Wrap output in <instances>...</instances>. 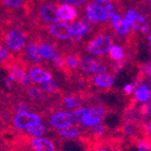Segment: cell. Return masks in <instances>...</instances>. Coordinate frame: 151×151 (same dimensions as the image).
Masks as SVG:
<instances>
[{
	"mask_svg": "<svg viewBox=\"0 0 151 151\" xmlns=\"http://www.w3.org/2000/svg\"><path fill=\"white\" fill-rule=\"evenodd\" d=\"M58 4L72 5L76 9H83L89 3V0H56Z\"/></svg>",
	"mask_w": 151,
	"mask_h": 151,
	"instance_id": "27",
	"label": "cell"
},
{
	"mask_svg": "<svg viewBox=\"0 0 151 151\" xmlns=\"http://www.w3.org/2000/svg\"><path fill=\"white\" fill-rule=\"evenodd\" d=\"M83 14H85L83 18L92 25L105 24L109 22L110 19V14L108 11L93 2H89L83 8Z\"/></svg>",
	"mask_w": 151,
	"mask_h": 151,
	"instance_id": "4",
	"label": "cell"
},
{
	"mask_svg": "<svg viewBox=\"0 0 151 151\" xmlns=\"http://www.w3.org/2000/svg\"><path fill=\"white\" fill-rule=\"evenodd\" d=\"M25 94L29 97V99L33 101H40L45 97V92L42 91V89L35 85H30L25 87Z\"/></svg>",
	"mask_w": 151,
	"mask_h": 151,
	"instance_id": "23",
	"label": "cell"
},
{
	"mask_svg": "<svg viewBox=\"0 0 151 151\" xmlns=\"http://www.w3.org/2000/svg\"><path fill=\"white\" fill-rule=\"evenodd\" d=\"M92 151H109L107 148H105V147H97V148L93 149Z\"/></svg>",
	"mask_w": 151,
	"mask_h": 151,
	"instance_id": "38",
	"label": "cell"
},
{
	"mask_svg": "<svg viewBox=\"0 0 151 151\" xmlns=\"http://www.w3.org/2000/svg\"><path fill=\"white\" fill-rule=\"evenodd\" d=\"M29 144L32 151H56V145L53 139L47 136L31 137Z\"/></svg>",
	"mask_w": 151,
	"mask_h": 151,
	"instance_id": "14",
	"label": "cell"
},
{
	"mask_svg": "<svg viewBox=\"0 0 151 151\" xmlns=\"http://www.w3.org/2000/svg\"><path fill=\"white\" fill-rule=\"evenodd\" d=\"M148 105H149V111H150V112H151V101L148 104Z\"/></svg>",
	"mask_w": 151,
	"mask_h": 151,
	"instance_id": "40",
	"label": "cell"
},
{
	"mask_svg": "<svg viewBox=\"0 0 151 151\" xmlns=\"http://www.w3.org/2000/svg\"><path fill=\"white\" fill-rule=\"evenodd\" d=\"M25 133L28 134L31 137H38V136H45L47 133V127L45 124L42 121L36 122L28 128V130L25 131Z\"/></svg>",
	"mask_w": 151,
	"mask_h": 151,
	"instance_id": "22",
	"label": "cell"
},
{
	"mask_svg": "<svg viewBox=\"0 0 151 151\" xmlns=\"http://www.w3.org/2000/svg\"><path fill=\"white\" fill-rule=\"evenodd\" d=\"M57 134L63 139L73 141V139H77L78 137H81V134H83V132H81V126H77V124H75V125L68 127V128L58 130Z\"/></svg>",
	"mask_w": 151,
	"mask_h": 151,
	"instance_id": "20",
	"label": "cell"
},
{
	"mask_svg": "<svg viewBox=\"0 0 151 151\" xmlns=\"http://www.w3.org/2000/svg\"><path fill=\"white\" fill-rule=\"evenodd\" d=\"M38 18L45 24H53L60 21L58 16V6L53 2H43L38 8Z\"/></svg>",
	"mask_w": 151,
	"mask_h": 151,
	"instance_id": "10",
	"label": "cell"
},
{
	"mask_svg": "<svg viewBox=\"0 0 151 151\" xmlns=\"http://www.w3.org/2000/svg\"><path fill=\"white\" fill-rule=\"evenodd\" d=\"M135 151H151V141L147 139H142L136 142Z\"/></svg>",
	"mask_w": 151,
	"mask_h": 151,
	"instance_id": "32",
	"label": "cell"
},
{
	"mask_svg": "<svg viewBox=\"0 0 151 151\" xmlns=\"http://www.w3.org/2000/svg\"><path fill=\"white\" fill-rule=\"evenodd\" d=\"M109 59L113 63H122L126 57V51L121 45H113L108 53Z\"/></svg>",
	"mask_w": 151,
	"mask_h": 151,
	"instance_id": "21",
	"label": "cell"
},
{
	"mask_svg": "<svg viewBox=\"0 0 151 151\" xmlns=\"http://www.w3.org/2000/svg\"><path fill=\"white\" fill-rule=\"evenodd\" d=\"M65 69L69 71H74L81 68V56L74 53H69L65 55Z\"/></svg>",
	"mask_w": 151,
	"mask_h": 151,
	"instance_id": "24",
	"label": "cell"
},
{
	"mask_svg": "<svg viewBox=\"0 0 151 151\" xmlns=\"http://www.w3.org/2000/svg\"><path fill=\"white\" fill-rule=\"evenodd\" d=\"M92 83L98 89L101 90H109L114 86L115 83V77L110 72H105V73H99L93 75L92 77Z\"/></svg>",
	"mask_w": 151,
	"mask_h": 151,
	"instance_id": "15",
	"label": "cell"
},
{
	"mask_svg": "<svg viewBox=\"0 0 151 151\" xmlns=\"http://www.w3.org/2000/svg\"><path fill=\"white\" fill-rule=\"evenodd\" d=\"M61 105H63L65 110L73 112L76 109L81 108L83 106L81 105V97L74 93L67 94V95H65L61 98Z\"/></svg>",
	"mask_w": 151,
	"mask_h": 151,
	"instance_id": "19",
	"label": "cell"
},
{
	"mask_svg": "<svg viewBox=\"0 0 151 151\" xmlns=\"http://www.w3.org/2000/svg\"><path fill=\"white\" fill-rule=\"evenodd\" d=\"M20 55L23 57V60L25 63H32L33 65H39L42 63V58L39 53L38 49V42L35 40H31L27 43Z\"/></svg>",
	"mask_w": 151,
	"mask_h": 151,
	"instance_id": "11",
	"label": "cell"
},
{
	"mask_svg": "<svg viewBox=\"0 0 151 151\" xmlns=\"http://www.w3.org/2000/svg\"><path fill=\"white\" fill-rule=\"evenodd\" d=\"M48 124L51 128L55 129L56 131L61 129L68 128L70 126L75 125V117L72 111L69 110H55L48 115Z\"/></svg>",
	"mask_w": 151,
	"mask_h": 151,
	"instance_id": "5",
	"label": "cell"
},
{
	"mask_svg": "<svg viewBox=\"0 0 151 151\" xmlns=\"http://www.w3.org/2000/svg\"><path fill=\"white\" fill-rule=\"evenodd\" d=\"M88 130L91 133V135L96 136V137H99V136H103L104 134L106 133L107 128L104 124H99V125H97V126L93 127V128H91V129H88Z\"/></svg>",
	"mask_w": 151,
	"mask_h": 151,
	"instance_id": "34",
	"label": "cell"
},
{
	"mask_svg": "<svg viewBox=\"0 0 151 151\" xmlns=\"http://www.w3.org/2000/svg\"><path fill=\"white\" fill-rule=\"evenodd\" d=\"M134 99L137 103L142 104H149L151 101V88L148 83L141 81L136 86L135 92H134Z\"/></svg>",
	"mask_w": 151,
	"mask_h": 151,
	"instance_id": "18",
	"label": "cell"
},
{
	"mask_svg": "<svg viewBox=\"0 0 151 151\" xmlns=\"http://www.w3.org/2000/svg\"><path fill=\"white\" fill-rule=\"evenodd\" d=\"M6 68V75L10 77V79L13 83H18V85H21L25 88V87L32 85L30 78L28 75V71L25 70L24 67H23V63H9L8 65H4Z\"/></svg>",
	"mask_w": 151,
	"mask_h": 151,
	"instance_id": "8",
	"label": "cell"
},
{
	"mask_svg": "<svg viewBox=\"0 0 151 151\" xmlns=\"http://www.w3.org/2000/svg\"><path fill=\"white\" fill-rule=\"evenodd\" d=\"M136 130H137V128H136L135 124H134L133 122H129L126 125H124V127H123V133H124V135H126V136L135 135Z\"/></svg>",
	"mask_w": 151,
	"mask_h": 151,
	"instance_id": "33",
	"label": "cell"
},
{
	"mask_svg": "<svg viewBox=\"0 0 151 151\" xmlns=\"http://www.w3.org/2000/svg\"><path fill=\"white\" fill-rule=\"evenodd\" d=\"M75 122L78 126L86 129H91L103 124L106 117V108L101 105H93V106H81V108L73 111Z\"/></svg>",
	"mask_w": 151,
	"mask_h": 151,
	"instance_id": "1",
	"label": "cell"
},
{
	"mask_svg": "<svg viewBox=\"0 0 151 151\" xmlns=\"http://www.w3.org/2000/svg\"><path fill=\"white\" fill-rule=\"evenodd\" d=\"M72 25V41L77 42V41L83 40V38L89 36L92 33V24L88 22L85 18H81L71 23Z\"/></svg>",
	"mask_w": 151,
	"mask_h": 151,
	"instance_id": "12",
	"label": "cell"
},
{
	"mask_svg": "<svg viewBox=\"0 0 151 151\" xmlns=\"http://www.w3.org/2000/svg\"><path fill=\"white\" fill-rule=\"evenodd\" d=\"M148 42H149V45L151 47V31H150V33L148 34Z\"/></svg>",
	"mask_w": 151,
	"mask_h": 151,
	"instance_id": "39",
	"label": "cell"
},
{
	"mask_svg": "<svg viewBox=\"0 0 151 151\" xmlns=\"http://www.w3.org/2000/svg\"><path fill=\"white\" fill-rule=\"evenodd\" d=\"M109 69L111 68L108 67V65L96 59L94 56H91L89 54L81 55V68H79V70L83 71V73L96 75V74L108 72Z\"/></svg>",
	"mask_w": 151,
	"mask_h": 151,
	"instance_id": "6",
	"label": "cell"
},
{
	"mask_svg": "<svg viewBox=\"0 0 151 151\" xmlns=\"http://www.w3.org/2000/svg\"><path fill=\"white\" fill-rule=\"evenodd\" d=\"M47 32L51 37H53L54 39H57V40H72V25L71 23L58 21L56 23L48 25Z\"/></svg>",
	"mask_w": 151,
	"mask_h": 151,
	"instance_id": "9",
	"label": "cell"
},
{
	"mask_svg": "<svg viewBox=\"0 0 151 151\" xmlns=\"http://www.w3.org/2000/svg\"><path fill=\"white\" fill-rule=\"evenodd\" d=\"M27 0H2L3 8L10 11L20 10L24 6Z\"/></svg>",
	"mask_w": 151,
	"mask_h": 151,
	"instance_id": "25",
	"label": "cell"
},
{
	"mask_svg": "<svg viewBox=\"0 0 151 151\" xmlns=\"http://www.w3.org/2000/svg\"><path fill=\"white\" fill-rule=\"evenodd\" d=\"M150 27H151V24H150Z\"/></svg>",
	"mask_w": 151,
	"mask_h": 151,
	"instance_id": "42",
	"label": "cell"
},
{
	"mask_svg": "<svg viewBox=\"0 0 151 151\" xmlns=\"http://www.w3.org/2000/svg\"><path fill=\"white\" fill-rule=\"evenodd\" d=\"M38 42V49L39 53L43 60L52 61L56 56L58 55V49L53 42H49L48 40H39Z\"/></svg>",
	"mask_w": 151,
	"mask_h": 151,
	"instance_id": "16",
	"label": "cell"
},
{
	"mask_svg": "<svg viewBox=\"0 0 151 151\" xmlns=\"http://www.w3.org/2000/svg\"><path fill=\"white\" fill-rule=\"evenodd\" d=\"M28 75L31 83L34 85H39V86L53 79V75L50 71L39 65H31L28 69Z\"/></svg>",
	"mask_w": 151,
	"mask_h": 151,
	"instance_id": "13",
	"label": "cell"
},
{
	"mask_svg": "<svg viewBox=\"0 0 151 151\" xmlns=\"http://www.w3.org/2000/svg\"><path fill=\"white\" fill-rule=\"evenodd\" d=\"M147 134H148V139L151 141V119L148 121V123H147Z\"/></svg>",
	"mask_w": 151,
	"mask_h": 151,
	"instance_id": "37",
	"label": "cell"
},
{
	"mask_svg": "<svg viewBox=\"0 0 151 151\" xmlns=\"http://www.w3.org/2000/svg\"><path fill=\"white\" fill-rule=\"evenodd\" d=\"M39 121H42V117L36 112H32V111L19 112V113H15L13 115L12 126L17 131L25 132L29 127Z\"/></svg>",
	"mask_w": 151,
	"mask_h": 151,
	"instance_id": "7",
	"label": "cell"
},
{
	"mask_svg": "<svg viewBox=\"0 0 151 151\" xmlns=\"http://www.w3.org/2000/svg\"><path fill=\"white\" fill-rule=\"evenodd\" d=\"M91 2L95 3V4H98L103 6L104 9H106L109 12V14H112V13L116 12V9L114 6V3L111 1V0H90Z\"/></svg>",
	"mask_w": 151,
	"mask_h": 151,
	"instance_id": "30",
	"label": "cell"
},
{
	"mask_svg": "<svg viewBox=\"0 0 151 151\" xmlns=\"http://www.w3.org/2000/svg\"><path fill=\"white\" fill-rule=\"evenodd\" d=\"M51 65H53L56 70L59 71H65V55L63 54H58L53 60L51 61Z\"/></svg>",
	"mask_w": 151,
	"mask_h": 151,
	"instance_id": "29",
	"label": "cell"
},
{
	"mask_svg": "<svg viewBox=\"0 0 151 151\" xmlns=\"http://www.w3.org/2000/svg\"><path fill=\"white\" fill-rule=\"evenodd\" d=\"M113 45L112 36L105 33H98L87 42L86 53L94 57H103L108 55L109 51Z\"/></svg>",
	"mask_w": 151,
	"mask_h": 151,
	"instance_id": "2",
	"label": "cell"
},
{
	"mask_svg": "<svg viewBox=\"0 0 151 151\" xmlns=\"http://www.w3.org/2000/svg\"><path fill=\"white\" fill-rule=\"evenodd\" d=\"M147 1H148V3H149V4L151 5V0H147Z\"/></svg>",
	"mask_w": 151,
	"mask_h": 151,
	"instance_id": "41",
	"label": "cell"
},
{
	"mask_svg": "<svg viewBox=\"0 0 151 151\" xmlns=\"http://www.w3.org/2000/svg\"><path fill=\"white\" fill-rule=\"evenodd\" d=\"M58 16L60 21L73 23L78 19V10L72 5L58 4Z\"/></svg>",
	"mask_w": 151,
	"mask_h": 151,
	"instance_id": "17",
	"label": "cell"
},
{
	"mask_svg": "<svg viewBox=\"0 0 151 151\" xmlns=\"http://www.w3.org/2000/svg\"><path fill=\"white\" fill-rule=\"evenodd\" d=\"M123 19H124V17L119 12H114V13H112V14H110L109 23H110L111 28L113 29V30H115L117 27H119V25L123 23Z\"/></svg>",
	"mask_w": 151,
	"mask_h": 151,
	"instance_id": "31",
	"label": "cell"
},
{
	"mask_svg": "<svg viewBox=\"0 0 151 151\" xmlns=\"http://www.w3.org/2000/svg\"><path fill=\"white\" fill-rule=\"evenodd\" d=\"M0 60L2 65H8L12 61V52L3 45H1V48H0Z\"/></svg>",
	"mask_w": 151,
	"mask_h": 151,
	"instance_id": "28",
	"label": "cell"
},
{
	"mask_svg": "<svg viewBox=\"0 0 151 151\" xmlns=\"http://www.w3.org/2000/svg\"><path fill=\"white\" fill-rule=\"evenodd\" d=\"M40 88L42 89L45 93H56L59 90V85L53 78V79H51V81L40 85Z\"/></svg>",
	"mask_w": 151,
	"mask_h": 151,
	"instance_id": "26",
	"label": "cell"
},
{
	"mask_svg": "<svg viewBox=\"0 0 151 151\" xmlns=\"http://www.w3.org/2000/svg\"><path fill=\"white\" fill-rule=\"evenodd\" d=\"M2 45L12 53H21L27 45V36L22 30L18 28H10L3 33Z\"/></svg>",
	"mask_w": 151,
	"mask_h": 151,
	"instance_id": "3",
	"label": "cell"
},
{
	"mask_svg": "<svg viewBox=\"0 0 151 151\" xmlns=\"http://www.w3.org/2000/svg\"><path fill=\"white\" fill-rule=\"evenodd\" d=\"M135 89H136V86L134 83H126V85L123 87V92L125 95L130 96V95H132V94H134Z\"/></svg>",
	"mask_w": 151,
	"mask_h": 151,
	"instance_id": "36",
	"label": "cell"
},
{
	"mask_svg": "<svg viewBox=\"0 0 151 151\" xmlns=\"http://www.w3.org/2000/svg\"><path fill=\"white\" fill-rule=\"evenodd\" d=\"M27 111H31V106L28 101H18L15 106V113H19V112H27Z\"/></svg>",
	"mask_w": 151,
	"mask_h": 151,
	"instance_id": "35",
	"label": "cell"
}]
</instances>
